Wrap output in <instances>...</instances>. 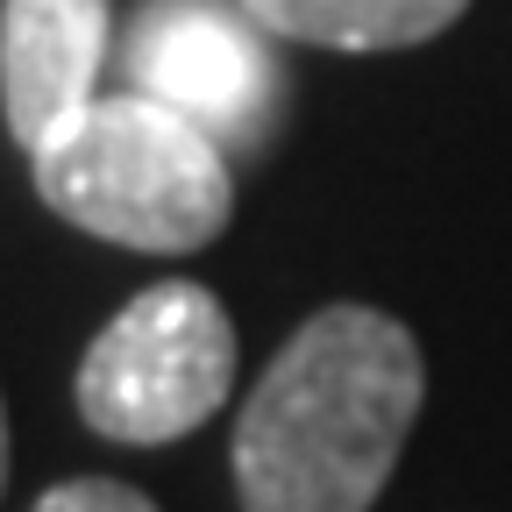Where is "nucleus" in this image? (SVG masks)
I'll use <instances>...</instances> for the list:
<instances>
[{
    "instance_id": "nucleus-5",
    "label": "nucleus",
    "mask_w": 512,
    "mask_h": 512,
    "mask_svg": "<svg viewBox=\"0 0 512 512\" xmlns=\"http://www.w3.org/2000/svg\"><path fill=\"white\" fill-rule=\"evenodd\" d=\"M100 64L107 0H0V114L29 157L93 107Z\"/></svg>"
},
{
    "instance_id": "nucleus-3",
    "label": "nucleus",
    "mask_w": 512,
    "mask_h": 512,
    "mask_svg": "<svg viewBox=\"0 0 512 512\" xmlns=\"http://www.w3.org/2000/svg\"><path fill=\"white\" fill-rule=\"evenodd\" d=\"M228 392H235V328L228 306L192 278L136 292L79 363L86 427L128 448L192 434L221 413Z\"/></svg>"
},
{
    "instance_id": "nucleus-2",
    "label": "nucleus",
    "mask_w": 512,
    "mask_h": 512,
    "mask_svg": "<svg viewBox=\"0 0 512 512\" xmlns=\"http://www.w3.org/2000/svg\"><path fill=\"white\" fill-rule=\"evenodd\" d=\"M29 164L50 214L121 249L185 256L207 249L235 214V178L221 143L200 121L157 107L150 93L93 100Z\"/></svg>"
},
{
    "instance_id": "nucleus-7",
    "label": "nucleus",
    "mask_w": 512,
    "mask_h": 512,
    "mask_svg": "<svg viewBox=\"0 0 512 512\" xmlns=\"http://www.w3.org/2000/svg\"><path fill=\"white\" fill-rule=\"evenodd\" d=\"M36 512H157L143 491H128L114 477H72V484H57L36 498Z\"/></svg>"
},
{
    "instance_id": "nucleus-1",
    "label": "nucleus",
    "mask_w": 512,
    "mask_h": 512,
    "mask_svg": "<svg viewBox=\"0 0 512 512\" xmlns=\"http://www.w3.org/2000/svg\"><path fill=\"white\" fill-rule=\"evenodd\" d=\"M427 399L406 320L320 306L271 356L235 420L242 512H370Z\"/></svg>"
},
{
    "instance_id": "nucleus-6",
    "label": "nucleus",
    "mask_w": 512,
    "mask_h": 512,
    "mask_svg": "<svg viewBox=\"0 0 512 512\" xmlns=\"http://www.w3.org/2000/svg\"><path fill=\"white\" fill-rule=\"evenodd\" d=\"M242 8L285 43L406 50V43H434L448 22H463L470 0H242Z\"/></svg>"
},
{
    "instance_id": "nucleus-8",
    "label": "nucleus",
    "mask_w": 512,
    "mask_h": 512,
    "mask_svg": "<svg viewBox=\"0 0 512 512\" xmlns=\"http://www.w3.org/2000/svg\"><path fill=\"white\" fill-rule=\"evenodd\" d=\"M0 491H8V406H0Z\"/></svg>"
},
{
    "instance_id": "nucleus-4",
    "label": "nucleus",
    "mask_w": 512,
    "mask_h": 512,
    "mask_svg": "<svg viewBox=\"0 0 512 512\" xmlns=\"http://www.w3.org/2000/svg\"><path fill=\"white\" fill-rule=\"evenodd\" d=\"M256 29L264 22L249 8H221V0H157V8H143V22L128 29L136 93H150L157 107H171L185 121H200L214 143L256 136V114H264L271 93H278Z\"/></svg>"
}]
</instances>
